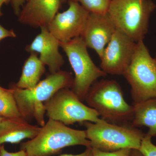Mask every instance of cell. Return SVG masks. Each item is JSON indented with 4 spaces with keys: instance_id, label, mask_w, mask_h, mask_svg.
<instances>
[{
    "instance_id": "obj_1",
    "label": "cell",
    "mask_w": 156,
    "mask_h": 156,
    "mask_svg": "<svg viewBox=\"0 0 156 156\" xmlns=\"http://www.w3.org/2000/svg\"><path fill=\"white\" fill-rule=\"evenodd\" d=\"M74 78L70 73L60 70L50 73L32 89H22L11 86L17 106L23 118L28 122L35 119L39 126L45 124V101L50 99L59 89H70Z\"/></svg>"
},
{
    "instance_id": "obj_2",
    "label": "cell",
    "mask_w": 156,
    "mask_h": 156,
    "mask_svg": "<svg viewBox=\"0 0 156 156\" xmlns=\"http://www.w3.org/2000/svg\"><path fill=\"white\" fill-rule=\"evenodd\" d=\"M75 145L91 147L85 130L73 129L49 119L34 138L20 144V150L27 156H52L60 154L65 147Z\"/></svg>"
},
{
    "instance_id": "obj_3",
    "label": "cell",
    "mask_w": 156,
    "mask_h": 156,
    "mask_svg": "<svg viewBox=\"0 0 156 156\" xmlns=\"http://www.w3.org/2000/svg\"><path fill=\"white\" fill-rule=\"evenodd\" d=\"M85 101L101 119L108 122L118 124L132 121L133 106L126 102L120 85L114 80L95 82L87 92Z\"/></svg>"
},
{
    "instance_id": "obj_4",
    "label": "cell",
    "mask_w": 156,
    "mask_h": 156,
    "mask_svg": "<svg viewBox=\"0 0 156 156\" xmlns=\"http://www.w3.org/2000/svg\"><path fill=\"white\" fill-rule=\"evenodd\" d=\"M156 8L152 0H111L107 14L117 29L137 43L147 33Z\"/></svg>"
},
{
    "instance_id": "obj_5",
    "label": "cell",
    "mask_w": 156,
    "mask_h": 156,
    "mask_svg": "<svg viewBox=\"0 0 156 156\" xmlns=\"http://www.w3.org/2000/svg\"><path fill=\"white\" fill-rule=\"evenodd\" d=\"M86 128L87 139L91 147L103 151L122 149L139 150L146 134L132 125H118L102 119L99 122L81 123Z\"/></svg>"
},
{
    "instance_id": "obj_6",
    "label": "cell",
    "mask_w": 156,
    "mask_h": 156,
    "mask_svg": "<svg viewBox=\"0 0 156 156\" xmlns=\"http://www.w3.org/2000/svg\"><path fill=\"white\" fill-rule=\"evenodd\" d=\"M123 76L131 86L133 103L156 97V57L151 56L143 40L137 42L133 59Z\"/></svg>"
},
{
    "instance_id": "obj_7",
    "label": "cell",
    "mask_w": 156,
    "mask_h": 156,
    "mask_svg": "<svg viewBox=\"0 0 156 156\" xmlns=\"http://www.w3.org/2000/svg\"><path fill=\"white\" fill-rule=\"evenodd\" d=\"M60 48L66 54L75 74L70 89L81 101H85L87 92L98 79L107 76L92 61L87 47L81 37L69 41H59Z\"/></svg>"
},
{
    "instance_id": "obj_8",
    "label": "cell",
    "mask_w": 156,
    "mask_h": 156,
    "mask_svg": "<svg viewBox=\"0 0 156 156\" xmlns=\"http://www.w3.org/2000/svg\"><path fill=\"white\" fill-rule=\"evenodd\" d=\"M83 102L70 89H59L44 103L46 115L67 126L77 122L102 121L95 109Z\"/></svg>"
},
{
    "instance_id": "obj_9",
    "label": "cell",
    "mask_w": 156,
    "mask_h": 156,
    "mask_svg": "<svg viewBox=\"0 0 156 156\" xmlns=\"http://www.w3.org/2000/svg\"><path fill=\"white\" fill-rule=\"evenodd\" d=\"M136 44L116 29L100 59L101 69L107 74L123 75L133 59Z\"/></svg>"
},
{
    "instance_id": "obj_10",
    "label": "cell",
    "mask_w": 156,
    "mask_h": 156,
    "mask_svg": "<svg viewBox=\"0 0 156 156\" xmlns=\"http://www.w3.org/2000/svg\"><path fill=\"white\" fill-rule=\"evenodd\" d=\"M68 2V9L58 12L47 27L59 42L69 41L80 37L90 13L79 3L71 1Z\"/></svg>"
},
{
    "instance_id": "obj_11",
    "label": "cell",
    "mask_w": 156,
    "mask_h": 156,
    "mask_svg": "<svg viewBox=\"0 0 156 156\" xmlns=\"http://www.w3.org/2000/svg\"><path fill=\"white\" fill-rule=\"evenodd\" d=\"M116 30L107 13H90L80 37L87 48L95 50L101 59Z\"/></svg>"
},
{
    "instance_id": "obj_12",
    "label": "cell",
    "mask_w": 156,
    "mask_h": 156,
    "mask_svg": "<svg viewBox=\"0 0 156 156\" xmlns=\"http://www.w3.org/2000/svg\"><path fill=\"white\" fill-rule=\"evenodd\" d=\"M41 29V33L32 43L27 45L26 51L40 53L39 58L48 66L50 73L57 72L61 70L65 62L58 50L59 41L50 33L48 27H43Z\"/></svg>"
},
{
    "instance_id": "obj_13",
    "label": "cell",
    "mask_w": 156,
    "mask_h": 156,
    "mask_svg": "<svg viewBox=\"0 0 156 156\" xmlns=\"http://www.w3.org/2000/svg\"><path fill=\"white\" fill-rule=\"evenodd\" d=\"M61 5L60 0H27L20 10L18 21L34 28L48 27Z\"/></svg>"
},
{
    "instance_id": "obj_14",
    "label": "cell",
    "mask_w": 156,
    "mask_h": 156,
    "mask_svg": "<svg viewBox=\"0 0 156 156\" xmlns=\"http://www.w3.org/2000/svg\"><path fill=\"white\" fill-rule=\"evenodd\" d=\"M133 115L131 125L135 128L145 126L147 135L156 136V97L133 103Z\"/></svg>"
},
{
    "instance_id": "obj_15",
    "label": "cell",
    "mask_w": 156,
    "mask_h": 156,
    "mask_svg": "<svg viewBox=\"0 0 156 156\" xmlns=\"http://www.w3.org/2000/svg\"><path fill=\"white\" fill-rule=\"evenodd\" d=\"M30 56L24 62L22 73L19 80L14 83L18 89H32L40 82V80L45 72V66L38 57L37 53H30Z\"/></svg>"
},
{
    "instance_id": "obj_16",
    "label": "cell",
    "mask_w": 156,
    "mask_h": 156,
    "mask_svg": "<svg viewBox=\"0 0 156 156\" xmlns=\"http://www.w3.org/2000/svg\"><path fill=\"white\" fill-rule=\"evenodd\" d=\"M41 127L33 126L27 121L0 132V146L5 143L16 144L25 139H32L39 134Z\"/></svg>"
},
{
    "instance_id": "obj_17",
    "label": "cell",
    "mask_w": 156,
    "mask_h": 156,
    "mask_svg": "<svg viewBox=\"0 0 156 156\" xmlns=\"http://www.w3.org/2000/svg\"><path fill=\"white\" fill-rule=\"evenodd\" d=\"M0 115L10 119L23 118L11 88L0 96Z\"/></svg>"
},
{
    "instance_id": "obj_18",
    "label": "cell",
    "mask_w": 156,
    "mask_h": 156,
    "mask_svg": "<svg viewBox=\"0 0 156 156\" xmlns=\"http://www.w3.org/2000/svg\"><path fill=\"white\" fill-rule=\"evenodd\" d=\"M79 3L89 13L106 14L111 0H68ZM67 1V2H68Z\"/></svg>"
},
{
    "instance_id": "obj_19",
    "label": "cell",
    "mask_w": 156,
    "mask_h": 156,
    "mask_svg": "<svg viewBox=\"0 0 156 156\" xmlns=\"http://www.w3.org/2000/svg\"><path fill=\"white\" fill-rule=\"evenodd\" d=\"M152 137L146 134L139 151L144 156H156V145L152 142Z\"/></svg>"
},
{
    "instance_id": "obj_20",
    "label": "cell",
    "mask_w": 156,
    "mask_h": 156,
    "mask_svg": "<svg viewBox=\"0 0 156 156\" xmlns=\"http://www.w3.org/2000/svg\"><path fill=\"white\" fill-rule=\"evenodd\" d=\"M92 150L93 156H131L132 151L131 149H122L111 152L103 151L93 148Z\"/></svg>"
},
{
    "instance_id": "obj_21",
    "label": "cell",
    "mask_w": 156,
    "mask_h": 156,
    "mask_svg": "<svg viewBox=\"0 0 156 156\" xmlns=\"http://www.w3.org/2000/svg\"><path fill=\"white\" fill-rule=\"evenodd\" d=\"M25 121L22 118L10 119L0 115V132Z\"/></svg>"
},
{
    "instance_id": "obj_22",
    "label": "cell",
    "mask_w": 156,
    "mask_h": 156,
    "mask_svg": "<svg viewBox=\"0 0 156 156\" xmlns=\"http://www.w3.org/2000/svg\"><path fill=\"white\" fill-rule=\"evenodd\" d=\"M0 156H27V154L24 151L21 150L16 152H9L3 144L0 146Z\"/></svg>"
},
{
    "instance_id": "obj_23",
    "label": "cell",
    "mask_w": 156,
    "mask_h": 156,
    "mask_svg": "<svg viewBox=\"0 0 156 156\" xmlns=\"http://www.w3.org/2000/svg\"><path fill=\"white\" fill-rule=\"evenodd\" d=\"M27 0H12L11 6L14 14L18 16L20 12V8L23 7Z\"/></svg>"
},
{
    "instance_id": "obj_24",
    "label": "cell",
    "mask_w": 156,
    "mask_h": 156,
    "mask_svg": "<svg viewBox=\"0 0 156 156\" xmlns=\"http://www.w3.org/2000/svg\"><path fill=\"white\" fill-rule=\"evenodd\" d=\"M16 37V34L12 30H8L3 27L0 24V41L8 37L15 38Z\"/></svg>"
},
{
    "instance_id": "obj_25",
    "label": "cell",
    "mask_w": 156,
    "mask_h": 156,
    "mask_svg": "<svg viewBox=\"0 0 156 156\" xmlns=\"http://www.w3.org/2000/svg\"><path fill=\"white\" fill-rule=\"evenodd\" d=\"M57 156H93L92 153V148L91 147H87L86 150L83 152L76 155L72 154H62Z\"/></svg>"
},
{
    "instance_id": "obj_26",
    "label": "cell",
    "mask_w": 156,
    "mask_h": 156,
    "mask_svg": "<svg viewBox=\"0 0 156 156\" xmlns=\"http://www.w3.org/2000/svg\"><path fill=\"white\" fill-rule=\"evenodd\" d=\"M12 0H0V17L3 16L2 12L1 11V8L3 4L8 5L9 3L11 2Z\"/></svg>"
},
{
    "instance_id": "obj_27",
    "label": "cell",
    "mask_w": 156,
    "mask_h": 156,
    "mask_svg": "<svg viewBox=\"0 0 156 156\" xmlns=\"http://www.w3.org/2000/svg\"><path fill=\"white\" fill-rule=\"evenodd\" d=\"M131 156H144L138 150H132Z\"/></svg>"
},
{
    "instance_id": "obj_28",
    "label": "cell",
    "mask_w": 156,
    "mask_h": 156,
    "mask_svg": "<svg viewBox=\"0 0 156 156\" xmlns=\"http://www.w3.org/2000/svg\"><path fill=\"white\" fill-rule=\"evenodd\" d=\"M9 90V89H5V88H3L0 86V96L5 94L6 92H8Z\"/></svg>"
},
{
    "instance_id": "obj_29",
    "label": "cell",
    "mask_w": 156,
    "mask_h": 156,
    "mask_svg": "<svg viewBox=\"0 0 156 156\" xmlns=\"http://www.w3.org/2000/svg\"><path fill=\"white\" fill-rule=\"evenodd\" d=\"M60 1H61V4H62V3L66 2H67L68 0H60Z\"/></svg>"
},
{
    "instance_id": "obj_30",
    "label": "cell",
    "mask_w": 156,
    "mask_h": 156,
    "mask_svg": "<svg viewBox=\"0 0 156 156\" xmlns=\"http://www.w3.org/2000/svg\"></svg>"
}]
</instances>
